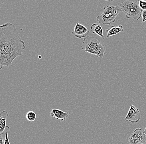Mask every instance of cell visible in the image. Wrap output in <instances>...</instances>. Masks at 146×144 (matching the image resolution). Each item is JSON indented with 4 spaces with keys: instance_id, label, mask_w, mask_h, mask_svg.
<instances>
[{
    "instance_id": "6da1fadb",
    "label": "cell",
    "mask_w": 146,
    "mask_h": 144,
    "mask_svg": "<svg viewBox=\"0 0 146 144\" xmlns=\"http://www.w3.org/2000/svg\"><path fill=\"white\" fill-rule=\"evenodd\" d=\"M24 42L13 24L8 23L0 26V69L11 66L15 59L23 56L25 49Z\"/></svg>"
},
{
    "instance_id": "7a4b0ae2",
    "label": "cell",
    "mask_w": 146,
    "mask_h": 144,
    "mask_svg": "<svg viewBox=\"0 0 146 144\" xmlns=\"http://www.w3.org/2000/svg\"><path fill=\"white\" fill-rule=\"evenodd\" d=\"M81 47L85 52L95 55L100 59L105 56L106 47L96 36H87L85 38Z\"/></svg>"
},
{
    "instance_id": "3957f363",
    "label": "cell",
    "mask_w": 146,
    "mask_h": 144,
    "mask_svg": "<svg viewBox=\"0 0 146 144\" xmlns=\"http://www.w3.org/2000/svg\"><path fill=\"white\" fill-rule=\"evenodd\" d=\"M122 12L120 5H109L104 8L102 14L96 18L99 23L110 25L115 22L118 15Z\"/></svg>"
},
{
    "instance_id": "277c9868",
    "label": "cell",
    "mask_w": 146,
    "mask_h": 144,
    "mask_svg": "<svg viewBox=\"0 0 146 144\" xmlns=\"http://www.w3.org/2000/svg\"><path fill=\"white\" fill-rule=\"evenodd\" d=\"M119 5L122 9V12L125 15L127 19L138 21L142 17L143 11L139 6L138 1H126L120 3Z\"/></svg>"
},
{
    "instance_id": "5b68a950",
    "label": "cell",
    "mask_w": 146,
    "mask_h": 144,
    "mask_svg": "<svg viewBox=\"0 0 146 144\" xmlns=\"http://www.w3.org/2000/svg\"><path fill=\"white\" fill-rule=\"evenodd\" d=\"M141 118L140 111L135 106L131 104L128 112L127 114L125 117V121L130 122L132 123H137Z\"/></svg>"
},
{
    "instance_id": "8992f818",
    "label": "cell",
    "mask_w": 146,
    "mask_h": 144,
    "mask_svg": "<svg viewBox=\"0 0 146 144\" xmlns=\"http://www.w3.org/2000/svg\"><path fill=\"white\" fill-rule=\"evenodd\" d=\"M145 137L142 129L137 128L129 136V144H139L144 142Z\"/></svg>"
},
{
    "instance_id": "52a82bcc",
    "label": "cell",
    "mask_w": 146,
    "mask_h": 144,
    "mask_svg": "<svg viewBox=\"0 0 146 144\" xmlns=\"http://www.w3.org/2000/svg\"><path fill=\"white\" fill-rule=\"evenodd\" d=\"M89 33V31L86 26L78 22L76 24L72 32V34L74 36L79 39L86 38Z\"/></svg>"
},
{
    "instance_id": "ba28073f",
    "label": "cell",
    "mask_w": 146,
    "mask_h": 144,
    "mask_svg": "<svg viewBox=\"0 0 146 144\" xmlns=\"http://www.w3.org/2000/svg\"><path fill=\"white\" fill-rule=\"evenodd\" d=\"M9 116V113L7 111H3L1 112L0 115V133L1 134L6 133L7 131L10 130V127L6 125V121Z\"/></svg>"
},
{
    "instance_id": "9c48e42d",
    "label": "cell",
    "mask_w": 146,
    "mask_h": 144,
    "mask_svg": "<svg viewBox=\"0 0 146 144\" xmlns=\"http://www.w3.org/2000/svg\"><path fill=\"white\" fill-rule=\"evenodd\" d=\"M69 113L67 111L64 112L56 108L52 109L50 113V117L52 118H55L62 121L66 120L69 116Z\"/></svg>"
},
{
    "instance_id": "30bf717a",
    "label": "cell",
    "mask_w": 146,
    "mask_h": 144,
    "mask_svg": "<svg viewBox=\"0 0 146 144\" xmlns=\"http://www.w3.org/2000/svg\"><path fill=\"white\" fill-rule=\"evenodd\" d=\"M124 29L122 25H119L116 27L113 25L111 26V28L106 30V32L107 37H109L118 34L121 32H124Z\"/></svg>"
},
{
    "instance_id": "8fae6325",
    "label": "cell",
    "mask_w": 146,
    "mask_h": 144,
    "mask_svg": "<svg viewBox=\"0 0 146 144\" xmlns=\"http://www.w3.org/2000/svg\"><path fill=\"white\" fill-rule=\"evenodd\" d=\"M91 32L93 34H96L103 39L105 38V35L104 34L103 29L100 24H93L91 27Z\"/></svg>"
},
{
    "instance_id": "7c38bea8",
    "label": "cell",
    "mask_w": 146,
    "mask_h": 144,
    "mask_svg": "<svg viewBox=\"0 0 146 144\" xmlns=\"http://www.w3.org/2000/svg\"><path fill=\"white\" fill-rule=\"evenodd\" d=\"M26 118L27 121L30 122H33L35 121L36 118V114L35 112L30 111L27 112L26 115Z\"/></svg>"
},
{
    "instance_id": "4fadbf2b",
    "label": "cell",
    "mask_w": 146,
    "mask_h": 144,
    "mask_svg": "<svg viewBox=\"0 0 146 144\" xmlns=\"http://www.w3.org/2000/svg\"><path fill=\"white\" fill-rule=\"evenodd\" d=\"M139 6L142 11L146 10V1L140 0L138 1Z\"/></svg>"
},
{
    "instance_id": "5bb4252c",
    "label": "cell",
    "mask_w": 146,
    "mask_h": 144,
    "mask_svg": "<svg viewBox=\"0 0 146 144\" xmlns=\"http://www.w3.org/2000/svg\"><path fill=\"white\" fill-rule=\"evenodd\" d=\"M142 23L145 22L146 21V10L145 11H143L142 13Z\"/></svg>"
},
{
    "instance_id": "9a60e30c",
    "label": "cell",
    "mask_w": 146,
    "mask_h": 144,
    "mask_svg": "<svg viewBox=\"0 0 146 144\" xmlns=\"http://www.w3.org/2000/svg\"><path fill=\"white\" fill-rule=\"evenodd\" d=\"M4 144H11L9 142V137H8V132L5 133V139L4 140Z\"/></svg>"
},
{
    "instance_id": "2e32d148",
    "label": "cell",
    "mask_w": 146,
    "mask_h": 144,
    "mask_svg": "<svg viewBox=\"0 0 146 144\" xmlns=\"http://www.w3.org/2000/svg\"><path fill=\"white\" fill-rule=\"evenodd\" d=\"M0 144H4V141L2 136V134L0 135Z\"/></svg>"
},
{
    "instance_id": "e0dca14e",
    "label": "cell",
    "mask_w": 146,
    "mask_h": 144,
    "mask_svg": "<svg viewBox=\"0 0 146 144\" xmlns=\"http://www.w3.org/2000/svg\"><path fill=\"white\" fill-rule=\"evenodd\" d=\"M143 133H144V134L145 135V136L146 137V125L145 128V130H144V131H143Z\"/></svg>"
},
{
    "instance_id": "ac0fdd59",
    "label": "cell",
    "mask_w": 146,
    "mask_h": 144,
    "mask_svg": "<svg viewBox=\"0 0 146 144\" xmlns=\"http://www.w3.org/2000/svg\"><path fill=\"white\" fill-rule=\"evenodd\" d=\"M139 144H146V142L145 141V142H143L142 143H141Z\"/></svg>"
},
{
    "instance_id": "d6986e66",
    "label": "cell",
    "mask_w": 146,
    "mask_h": 144,
    "mask_svg": "<svg viewBox=\"0 0 146 144\" xmlns=\"http://www.w3.org/2000/svg\"><path fill=\"white\" fill-rule=\"evenodd\" d=\"M145 142H146V140H145Z\"/></svg>"
}]
</instances>
